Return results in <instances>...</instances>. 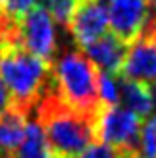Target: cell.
Wrapping results in <instances>:
<instances>
[{"instance_id": "6da1fadb", "label": "cell", "mask_w": 156, "mask_h": 158, "mask_svg": "<svg viewBox=\"0 0 156 158\" xmlns=\"http://www.w3.org/2000/svg\"><path fill=\"white\" fill-rule=\"evenodd\" d=\"M96 114H85L66 104L56 94L54 85L35 106V120L41 123L46 143L56 158H77L95 143Z\"/></svg>"}, {"instance_id": "7a4b0ae2", "label": "cell", "mask_w": 156, "mask_h": 158, "mask_svg": "<svg viewBox=\"0 0 156 158\" xmlns=\"http://www.w3.org/2000/svg\"><path fill=\"white\" fill-rule=\"evenodd\" d=\"M0 79L12 102L31 114L52 89V66L27 52L15 39V25L0 43Z\"/></svg>"}, {"instance_id": "3957f363", "label": "cell", "mask_w": 156, "mask_h": 158, "mask_svg": "<svg viewBox=\"0 0 156 158\" xmlns=\"http://www.w3.org/2000/svg\"><path fill=\"white\" fill-rule=\"evenodd\" d=\"M52 83L58 97L75 110L96 114L102 106L98 98V69L85 52L72 50L54 58Z\"/></svg>"}, {"instance_id": "277c9868", "label": "cell", "mask_w": 156, "mask_h": 158, "mask_svg": "<svg viewBox=\"0 0 156 158\" xmlns=\"http://www.w3.org/2000/svg\"><path fill=\"white\" fill-rule=\"evenodd\" d=\"M143 120L131 110L120 104L106 106L102 104L95 120L96 141L106 143L118 151H137L139 152V135H141Z\"/></svg>"}, {"instance_id": "5b68a950", "label": "cell", "mask_w": 156, "mask_h": 158, "mask_svg": "<svg viewBox=\"0 0 156 158\" xmlns=\"http://www.w3.org/2000/svg\"><path fill=\"white\" fill-rule=\"evenodd\" d=\"M15 39L27 52L35 54L52 66L58 50L56 29L50 14L39 2L15 21Z\"/></svg>"}, {"instance_id": "8992f818", "label": "cell", "mask_w": 156, "mask_h": 158, "mask_svg": "<svg viewBox=\"0 0 156 158\" xmlns=\"http://www.w3.org/2000/svg\"><path fill=\"white\" fill-rule=\"evenodd\" d=\"M108 23L114 35L127 44L141 39L150 14L149 0H108Z\"/></svg>"}, {"instance_id": "52a82bcc", "label": "cell", "mask_w": 156, "mask_h": 158, "mask_svg": "<svg viewBox=\"0 0 156 158\" xmlns=\"http://www.w3.org/2000/svg\"><path fill=\"white\" fill-rule=\"evenodd\" d=\"M108 27L110 23H108L106 0H81L68 29L75 44L79 48H85L89 43L102 37Z\"/></svg>"}, {"instance_id": "ba28073f", "label": "cell", "mask_w": 156, "mask_h": 158, "mask_svg": "<svg viewBox=\"0 0 156 158\" xmlns=\"http://www.w3.org/2000/svg\"><path fill=\"white\" fill-rule=\"evenodd\" d=\"M120 77L139 81L145 85L156 83V46L149 39H137L129 44Z\"/></svg>"}, {"instance_id": "9c48e42d", "label": "cell", "mask_w": 156, "mask_h": 158, "mask_svg": "<svg viewBox=\"0 0 156 158\" xmlns=\"http://www.w3.org/2000/svg\"><path fill=\"white\" fill-rule=\"evenodd\" d=\"M127 48H129V44L125 41H121L112 31H106L102 37H98L96 41L89 43L81 50L95 64V68L98 72L120 75V69L123 66V60H125Z\"/></svg>"}, {"instance_id": "30bf717a", "label": "cell", "mask_w": 156, "mask_h": 158, "mask_svg": "<svg viewBox=\"0 0 156 158\" xmlns=\"http://www.w3.org/2000/svg\"><path fill=\"white\" fill-rule=\"evenodd\" d=\"M29 122V112L12 104L0 114V156L10 158V154L19 147L25 137V127Z\"/></svg>"}, {"instance_id": "8fae6325", "label": "cell", "mask_w": 156, "mask_h": 158, "mask_svg": "<svg viewBox=\"0 0 156 158\" xmlns=\"http://www.w3.org/2000/svg\"><path fill=\"white\" fill-rule=\"evenodd\" d=\"M120 106L131 110L145 122V118H149L152 112V98L149 85L120 77Z\"/></svg>"}, {"instance_id": "7c38bea8", "label": "cell", "mask_w": 156, "mask_h": 158, "mask_svg": "<svg viewBox=\"0 0 156 158\" xmlns=\"http://www.w3.org/2000/svg\"><path fill=\"white\" fill-rule=\"evenodd\" d=\"M10 158H56L46 143L44 131L37 120H29L25 127V137L19 147L10 154Z\"/></svg>"}, {"instance_id": "4fadbf2b", "label": "cell", "mask_w": 156, "mask_h": 158, "mask_svg": "<svg viewBox=\"0 0 156 158\" xmlns=\"http://www.w3.org/2000/svg\"><path fill=\"white\" fill-rule=\"evenodd\" d=\"M79 2L81 0H39V4L50 14V18L64 29L69 27V21H72Z\"/></svg>"}, {"instance_id": "5bb4252c", "label": "cell", "mask_w": 156, "mask_h": 158, "mask_svg": "<svg viewBox=\"0 0 156 158\" xmlns=\"http://www.w3.org/2000/svg\"><path fill=\"white\" fill-rule=\"evenodd\" d=\"M98 98L106 106L120 104V77L98 72Z\"/></svg>"}, {"instance_id": "9a60e30c", "label": "cell", "mask_w": 156, "mask_h": 158, "mask_svg": "<svg viewBox=\"0 0 156 158\" xmlns=\"http://www.w3.org/2000/svg\"><path fill=\"white\" fill-rule=\"evenodd\" d=\"M139 154L145 158H156V116L143 122V125H141Z\"/></svg>"}, {"instance_id": "2e32d148", "label": "cell", "mask_w": 156, "mask_h": 158, "mask_svg": "<svg viewBox=\"0 0 156 158\" xmlns=\"http://www.w3.org/2000/svg\"><path fill=\"white\" fill-rule=\"evenodd\" d=\"M39 0H4L2 2V14L10 21H18L21 15H25Z\"/></svg>"}, {"instance_id": "e0dca14e", "label": "cell", "mask_w": 156, "mask_h": 158, "mask_svg": "<svg viewBox=\"0 0 156 158\" xmlns=\"http://www.w3.org/2000/svg\"><path fill=\"white\" fill-rule=\"evenodd\" d=\"M118 152H120L118 148H114L106 143H100V141H95L77 158H118Z\"/></svg>"}, {"instance_id": "ac0fdd59", "label": "cell", "mask_w": 156, "mask_h": 158, "mask_svg": "<svg viewBox=\"0 0 156 158\" xmlns=\"http://www.w3.org/2000/svg\"><path fill=\"white\" fill-rule=\"evenodd\" d=\"M10 104H12V97H10V93H8L6 85L2 83V79H0V112H2L4 108H8Z\"/></svg>"}, {"instance_id": "d6986e66", "label": "cell", "mask_w": 156, "mask_h": 158, "mask_svg": "<svg viewBox=\"0 0 156 158\" xmlns=\"http://www.w3.org/2000/svg\"><path fill=\"white\" fill-rule=\"evenodd\" d=\"M118 158H139V152L137 151H120Z\"/></svg>"}, {"instance_id": "ffe728a7", "label": "cell", "mask_w": 156, "mask_h": 158, "mask_svg": "<svg viewBox=\"0 0 156 158\" xmlns=\"http://www.w3.org/2000/svg\"><path fill=\"white\" fill-rule=\"evenodd\" d=\"M149 2H150V6H152V8H156V0H149Z\"/></svg>"}, {"instance_id": "44dd1931", "label": "cell", "mask_w": 156, "mask_h": 158, "mask_svg": "<svg viewBox=\"0 0 156 158\" xmlns=\"http://www.w3.org/2000/svg\"><path fill=\"white\" fill-rule=\"evenodd\" d=\"M2 2H4V0H0V10H2Z\"/></svg>"}, {"instance_id": "7402d4cb", "label": "cell", "mask_w": 156, "mask_h": 158, "mask_svg": "<svg viewBox=\"0 0 156 158\" xmlns=\"http://www.w3.org/2000/svg\"><path fill=\"white\" fill-rule=\"evenodd\" d=\"M139 158H145V156H141V154H139Z\"/></svg>"}, {"instance_id": "603a6c76", "label": "cell", "mask_w": 156, "mask_h": 158, "mask_svg": "<svg viewBox=\"0 0 156 158\" xmlns=\"http://www.w3.org/2000/svg\"><path fill=\"white\" fill-rule=\"evenodd\" d=\"M0 158H4V156H0Z\"/></svg>"}]
</instances>
